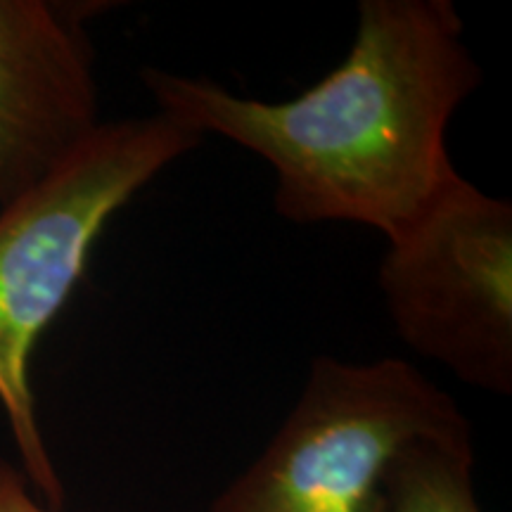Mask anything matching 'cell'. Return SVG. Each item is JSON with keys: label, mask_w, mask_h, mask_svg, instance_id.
Segmentation results:
<instances>
[{"label": "cell", "mask_w": 512, "mask_h": 512, "mask_svg": "<svg viewBox=\"0 0 512 512\" xmlns=\"http://www.w3.org/2000/svg\"><path fill=\"white\" fill-rule=\"evenodd\" d=\"M448 0H363L347 57L292 100L145 67L159 112L254 152L292 223H358L392 242L458 181L446 131L482 69Z\"/></svg>", "instance_id": "6da1fadb"}, {"label": "cell", "mask_w": 512, "mask_h": 512, "mask_svg": "<svg viewBox=\"0 0 512 512\" xmlns=\"http://www.w3.org/2000/svg\"><path fill=\"white\" fill-rule=\"evenodd\" d=\"M204 136L157 112L102 121L34 188L0 207V408L22 472L50 512L67 494L36 413L31 358L86 275L102 230Z\"/></svg>", "instance_id": "7a4b0ae2"}, {"label": "cell", "mask_w": 512, "mask_h": 512, "mask_svg": "<svg viewBox=\"0 0 512 512\" xmlns=\"http://www.w3.org/2000/svg\"><path fill=\"white\" fill-rule=\"evenodd\" d=\"M434 439L467 441L472 427L413 363L318 356L280 430L209 512H384L396 460Z\"/></svg>", "instance_id": "3957f363"}, {"label": "cell", "mask_w": 512, "mask_h": 512, "mask_svg": "<svg viewBox=\"0 0 512 512\" xmlns=\"http://www.w3.org/2000/svg\"><path fill=\"white\" fill-rule=\"evenodd\" d=\"M380 290L396 335L460 382L512 392V204L460 176L387 242Z\"/></svg>", "instance_id": "277c9868"}, {"label": "cell", "mask_w": 512, "mask_h": 512, "mask_svg": "<svg viewBox=\"0 0 512 512\" xmlns=\"http://www.w3.org/2000/svg\"><path fill=\"white\" fill-rule=\"evenodd\" d=\"M102 3L0 0V207L100 128L88 19Z\"/></svg>", "instance_id": "5b68a950"}, {"label": "cell", "mask_w": 512, "mask_h": 512, "mask_svg": "<svg viewBox=\"0 0 512 512\" xmlns=\"http://www.w3.org/2000/svg\"><path fill=\"white\" fill-rule=\"evenodd\" d=\"M472 467V439L413 444L392 467L384 512H482Z\"/></svg>", "instance_id": "8992f818"}, {"label": "cell", "mask_w": 512, "mask_h": 512, "mask_svg": "<svg viewBox=\"0 0 512 512\" xmlns=\"http://www.w3.org/2000/svg\"><path fill=\"white\" fill-rule=\"evenodd\" d=\"M0 512H50L31 494L22 470L0 460Z\"/></svg>", "instance_id": "52a82bcc"}]
</instances>
